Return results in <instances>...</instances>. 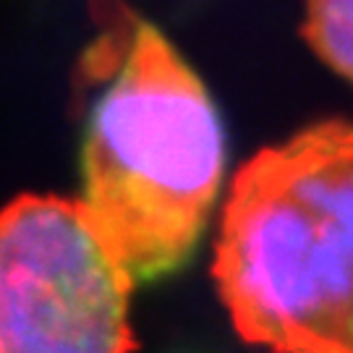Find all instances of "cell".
<instances>
[{
  "instance_id": "2",
  "label": "cell",
  "mask_w": 353,
  "mask_h": 353,
  "mask_svg": "<svg viewBox=\"0 0 353 353\" xmlns=\"http://www.w3.org/2000/svg\"><path fill=\"white\" fill-rule=\"evenodd\" d=\"M102 61L110 84L89 121L81 202L128 275L152 280L202 236L225 137L202 79L157 26L137 21L123 45L105 42Z\"/></svg>"
},
{
  "instance_id": "3",
  "label": "cell",
  "mask_w": 353,
  "mask_h": 353,
  "mask_svg": "<svg viewBox=\"0 0 353 353\" xmlns=\"http://www.w3.org/2000/svg\"><path fill=\"white\" fill-rule=\"evenodd\" d=\"M134 283L81 199L21 194L0 210V353H131Z\"/></svg>"
},
{
  "instance_id": "4",
  "label": "cell",
  "mask_w": 353,
  "mask_h": 353,
  "mask_svg": "<svg viewBox=\"0 0 353 353\" xmlns=\"http://www.w3.org/2000/svg\"><path fill=\"white\" fill-rule=\"evenodd\" d=\"M303 37L330 68L353 81V0H306Z\"/></svg>"
},
{
  "instance_id": "1",
  "label": "cell",
  "mask_w": 353,
  "mask_h": 353,
  "mask_svg": "<svg viewBox=\"0 0 353 353\" xmlns=\"http://www.w3.org/2000/svg\"><path fill=\"white\" fill-rule=\"evenodd\" d=\"M214 280L249 343L353 353V123L303 128L241 168Z\"/></svg>"
}]
</instances>
